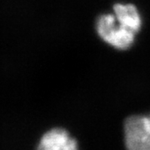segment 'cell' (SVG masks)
<instances>
[{
	"label": "cell",
	"instance_id": "obj_2",
	"mask_svg": "<svg viewBox=\"0 0 150 150\" xmlns=\"http://www.w3.org/2000/svg\"><path fill=\"white\" fill-rule=\"evenodd\" d=\"M125 145L130 150H150V114L133 115L124 123Z\"/></svg>",
	"mask_w": 150,
	"mask_h": 150
},
{
	"label": "cell",
	"instance_id": "obj_4",
	"mask_svg": "<svg viewBox=\"0 0 150 150\" xmlns=\"http://www.w3.org/2000/svg\"><path fill=\"white\" fill-rule=\"evenodd\" d=\"M113 11L118 23L129 28L134 33L139 32L142 20L139 11L134 4H117L113 6Z\"/></svg>",
	"mask_w": 150,
	"mask_h": 150
},
{
	"label": "cell",
	"instance_id": "obj_3",
	"mask_svg": "<svg viewBox=\"0 0 150 150\" xmlns=\"http://www.w3.org/2000/svg\"><path fill=\"white\" fill-rule=\"evenodd\" d=\"M39 149L43 150H76L77 141L71 138L65 129H54L47 132L40 140Z\"/></svg>",
	"mask_w": 150,
	"mask_h": 150
},
{
	"label": "cell",
	"instance_id": "obj_1",
	"mask_svg": "<svg viewBox=\"0 0 150 150\" xmlns=\"http://www.w3.org/2000/svg\"><path fill=\"white\" fill-rule=\"evenodd\" d=\"M113 14H103L97 21V32L104 42L118 49H127L134 43L135 33L120 23Z\"/></svg>",
	"mask_w": 150,
	"mask_h": 150
}]
</instances>
